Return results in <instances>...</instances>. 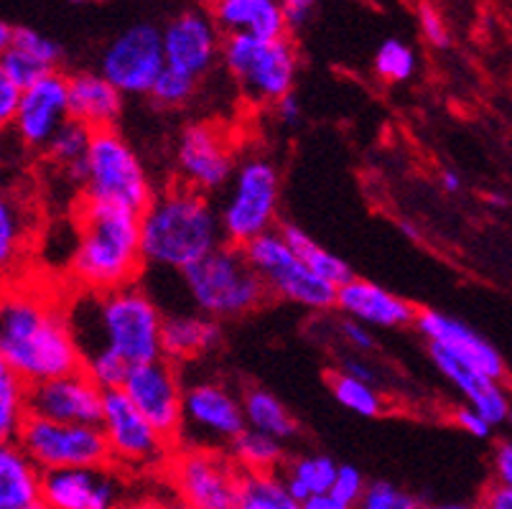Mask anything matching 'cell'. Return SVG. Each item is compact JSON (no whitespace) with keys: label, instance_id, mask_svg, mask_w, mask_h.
<instances>
[{"label":"cell","instance_id":"cell-1","mask_svg":"<svg viewBox=\"0 0 512 509\" xmlns=\"http://www.w3.org/2000/svg\"><path fill=\"white\" fill-rule=\"evenodd\" d=\"M0 367L29 387L85 370L67 306L36 291L16 288L6 293L0 311Z\"/></svg>","mask_w":512,"mask_h":509},{"label":"cell","instance_id":"cell-2","mask_svg":"<svg viewBox=\"0 0 512 509\" xmlns=\"http://www.w3.org/2000/svg\"><path fill=\"white\" fill-rule=\"evenodd\" d=\"M67 314L82 357L113 349L133 367L164 359L166 316L136 283L105 293L79 291Z\"/></svg>","mask_w":512,"mask_h":509},{"label":"cell","instance_id":"cell-3","mask_svg":"<svg viewBox=\"0 0 512 509\" xmlns=\"http://www.w3.org/2000/svg\"><path fill=\"white\" fill-rule=\"evenodd\" d=\"M146 258L141 242V214L82 199L77 207L69 273L82 291L105 293L133 286Z\"/></svg>","mask_w":512,"mask_h":509},{"label":"cell","instance_id":"cell-4","mask_svg":"<svg viewBox=\"0 0 512 509\" xmlns=\"http://www.w3.org/2000/svg\"><path fill=\"white\" fill-rule=\"evenodd\" d=\"M141 242L146 265L184 273L225 245L220 209L202 191L169 186L141 214Z\"/></svg>","mask_w":512,"mask_h":509},{"label":"cell","instance_id":"cell-5","mask_svg":"<svg viewBox=\"0 0 512 509\" xmlns=\"http://www.w3.org/2000/svg\"><path fill=\"white\" fill-rule=\"evenodd\" d=\"M189 301L199 314L217 321L242 319L271 298L263 278L245 255V247L225 242L207 258L181 273Z\"/></svg>","mask_w":512,"mask_h":509},{"label":"cell","instance_id":"cell-6","mask_svg":"<svg viewBox=\"0 0 512 509\" xmlns=\"http://www.w3.org/2000/svg\"><path fill=\"white\" fill-rule=\"evenodd\" d=\"M222 64L237 90L250 105L276 107L283 97L293 95L299 74V51L291 36L258 39L250 34L225 36Z\"/></svg>","mask_w":512,"mask_h":509},{"label":"cell","instance_id":"cell-7","mask_svg":"<svg viewBox=\"0 0 512 509\" xmlns=\"http://www.w3.org/2000/svg\"><path fill=\"white\" fill-rule=\"evenodd\" d=\"M153 186L136 148L118 128L95 130L85 163L82 199L143 214L153 202Z\"/></svg>","mask_w":512,"mask_h":509},{"label":"cell","instance_id":"cell-8","mask_svg":"<svg viewBox=\"0 0 512 509\" xmlns=\"http://www.w3.org/2000/svg\"><path fill=\"white\" fill-rule=\"evenodd\" d=\"M281 174L265 156L242 158L220 204L225 242L248 247L258 237L278 230Z\"/></svg>","mask_w":512,"mask_h":509},{"label":"cell","instance_id":"cell-9","mask_svg":"<svg viewBox=\"0 0 512 509\" xmlns=\"http://www.w3.org/2000/svg\"><path fill=\"white\" fill-rule=\"evenodd\" d=\"M245 255L263 278L268 293L278 301L293 303V306L314 311V314L337 308L339 288L306 268L299 255L291 250L281 230H273L250 242L245 247Z\"/></svg>","mask_w":512,"mask_h":509},{"label":"cell","instance_id":"cell-10","mask_svg":"<svg viewBox=\"0 0 512 509\" xmlns=\"http://www.w3.org/2000/svg\"><path fill=\"white\" fill-rule=\"evenodd\" d=\"M16 443L41 471L92 469V466L113 464L100 426L59 423V420L29 415L18 431Z\"/></svg>","mask_w":512,"mask_h":509},{"label":"cell","instance_id":"cell-11","mask_svg":"<svg viewBox=\"0 0 512 509\" xmlns=\"http://www.w3.org/2000/svg\"><path fill=\"white\" fill-rule=\"evenodd\" d=\"M248 428L242 395L222 380H199L184 390V420L176 441L184 448L227 451Z\"/></svg>","mask_w":512,"mask_h":509},{"label":"cell","instance_id":"cell-12","mask_svg":"<svg viewBox=\"0 0 512 509\" xmlns=\"http://www.w3.org/2000/svg\"><path fill=\"white\" fill-rule=\"evenodd\" d=\"M115 469L153 471L169 466L171 443L151 420L130 403L123 390L105 392V413L100 423Z\"/></svg>","mask_w":512,"mask_h":509},{"label":"cell","instance_id":"cell-13","mask_svg":"<svg viewBox=\"0 0 512 509\" xmlns=\"http://www.w3.org/2000/svg\"><path fill=\"white\" fill-rule=\"evenodd\" d=\"M181 509H235L242 471L227 451L184 448L166 466Z\"/></svg>","mask_w":512,"mask_h":509},{"label":"cell","instance_id":"cell-14","mask_svg":"<svg viewBox=\"0 0 512 509\" xmlns=\"http://www.w3.org/2000/svg\"><path fill=\"white\" fill-rule=\"evenodd\" d=\"M166 69L164 31L153 23H136L115 36L100 59V72L123 92L125 97H148L156 79Z\"/></svg>","mask_w":512,"mask_h":509},{"label":"cell","instance_id":"cell-15","mask_svg":"<svg viewBox=\"0 0 512 509\" xmlns=\"http://www.w3.org/2000/svg\"><path fill=\"white\" fill-rule=\"evenodd\" d=\"M240 161L235 148L220 128L207 123H192L181 130L176 140V168L181 184L202 191L204 196L227 189Z\"/></svg>","mask_w":512,"mask_h":509},{"label":"cell","instance_id":"cell-16","mask_svg":"<svg viewBox=\"0 0 512 509\" xmlns=\"http://www.w3.org/2000/svg\"><path fill=\"white\" fill-rule=\"evenodd\" d=\"M184 382L169 359L130 367L123 392L169 441H176L184 420Z\"/></svg>","mask_w":512,"mask_h":509},{"label":"cell","instance_id":"cell-17","mask_svg":"<svg viewBox=\"0 0 512 509\" xmlns=\"http://www.w3.org/2000/svg\"><path fill=\"white\" fill-rule=\"evenodd\" d=\"M44 509H123L125 482L120 471L110 466L92 469L44 471L41 484Z\"/></svg>","mask_w":512,"mask_h":509},{"label":"cell","instance_id":"cell-18","mask_svg":"<svg viewBox=\"0 0 512 509\" xmlns=\"http://www.w3.org/2000/svg\"><path fill=\"white\" fill-rule=\"evenodd\" d=\"M102 413H105V392L85 370L29 387V415L59 420V423L100 426Z\"/></svg>","mask_w":512,"mask_h":509},{"label":"cell","instance_id":"cell-19","mask_svg":"<svg viewBox=\"0 0 512 509\" xmlns=\"http://www.w3.org/2000/svg\"><path fill=\"white\" fill-rule=\"evenodd\" d=\"M72 120L69 110V77L51 72L23 90L21 107L13 120V133L23 146L39 151L51 143V138Z\"/></svg>","mask_w":512,"mask_h":509},{"label":"cell","instance_id":"cell-20","mask_svg":"<svg viewBox=\"0 0 512 509\" xmlns=\"http://www.w3.org/2000/svg\"><path fill=\"white\" fill-rule=\"evenodd\" d=\"M413 329L426 339V347L446 349L449 354L462 359V362L477 367L484 375L505 382L507 364L502 354L497 352L495 344L487 342L479 331L464 324L462 319L444 314V311H436V308H421Z\"/></svg>","mask_w":512,"mask_h":509},{"label":"cell","instance_id":"cell-21","mask_svg":"<svg viewBox=\"0 0 512 509\" xmlns=\"http://www.w3.org/2000/svg\"><path fill=\"white\" fill-rule=\"evenodd\" d=\"M220 28L212 16L202 11H184L171 18L164 28L166 64L171 69L202 79L214 67L217 56H222Z\"/></svg>","mask_w":512,"mask_h":509},{"label":"cell","instance_id":"cell-22","mask_svg":"<svg viewBox=\"0 0 512 509\" xmlns=\"http://www.w3.org/2000/svg\"><path fill=\"white\" fill-rule=\"evenodd\" d=\"M337 311L370 329H406L416 326L421 308L390 288L367 278H352L339 288Z\"/></svg>","mask_w":512,"mask_h":509},{"label":"cell","instance_id":"cell-23","mask_svg":"<svg viewBox=\"0 0 512 509\" xmlns=\"http://www.w3.org/2000/svg\"><path fill=\"white\" fill-rule=\"evenodd\" d=\"M428 357H431L434 367L439 370V375L462 395L464 405L482 413L495 428L507 426V420L512 415V398L510 390L500 380L484 375L477 367L462 362L459 357L446 352V349L428 347Z\"/></svg>","mask_w":512,"mask_h":509},{"label":"cell","instance_id":"cell-24","mask_svg":"<svg viewBox=\"0 0 512 509\" xmlns=\"http://www.w3.org/2000/svg\"><path fill=\"white\" fill-rule=\"evenodd\" d=\"M125 95L102 72L69 74V110L72 120L90 130L115 128L123 115Z\"/></svg>","mask_w":512,"mask_h":509},{"label":"cell","instance_id":"cell-25","mask_svg":"<svg viewBox=\"0 0 512 509\" xmlns=\"http://www.w3.org/2000/svg\"><path fill=\"white\" fill-rule=\"evenodd\" d=\"M209 16L225 36L250 34L258 39H283L291 31L281 0H214Z\"/></svg>","mask_w":512,"mask_h":509},{"label":"cell","instance_id":"cell-26","mask_svg":"<svg viewBox=\"0 0 512 509\" xmlns=\"http://www.w3.org/2000/svg\"><path fill=\"white\" fill-rule=\"evenodd\" d=\"M44 471L16 441L0 446V509L41 507Z\"/></svg>","mask_w":512,"mask_h":509},{"label":"cell","instance_id":"cell-27","mask_svg":"<svg viewBox=\"0 0 512 509\" xmlns=\"http://www.w3.org/2000/svg\"><path fill=\"white\" fill-rule=\"evenodd\" d=\"M222 326L204 314H171L164 321V359L194 362L222 344Z\"/></svg>","mask_w":512,"mask_h":509},{"label":"cell","instance_id":"cell-28","mask_svg":"<svg viewBox=\"0 0 512 509\" xmlns=\"http://www.w3.org/2000/svg\"><path fill=\"white\" fill-rule=\"evenodd\" d=\"M240 395L248 428L265 433V436L278 438V441L283 443L293 441V438L299 436V420L293 418V413L286 408V403H283L278 395H273L271 390L250 385L245 387Z\"/></svg>","mask_w":512,"mask_h":509},{"label":"cell","instance_id":"cell-29","mask_svg":"<svg viewBox=\"0 0 512 509\" xmlns=\"http://www.w3.org/2000/svg\"><path fill=\"white\" fill-rule=\"evenodd\" d=\"M339 464L327 454H301L293 456L283 464L281 476L291 494L299 499L301 504L311 497L332 492L334 482H337Z\"/></svg>","mask_w":512,"mask_h":509},{"label":"cell","instance_id":"cell-30","mask_svg":"<svg viewBox=\"0 0 512 509\" xmlns=\"http://www.w3.org/2000/svg\"><path fill=\"white\" fill-rule=\"evenodd\" d=\"M278 230L283 232V237H286V242L291 245V250L299 255L301 263L309 270H314V273L319 275V278L327 280V283L342 288L344 283H349V280L355 278L352 270H349V265L344 263L339 255H334L332 250L319 245L309 232L301 230L299 224H281Z\"/></svg>","mask_w":512,"mask_h":509},{"label":"cell","instance_id":"cell-31","mask_svg":"<svg viewBox=\"0 0 512 509\" xmlns=\"http://www.w3.org/2000/svg\"><path fill=\"white\" fill-rule=\"evenodd\" d=\"M230 459L235 461L242 474H253V471H281L286 464V443L273 436L245 428L227 448Z\"/></svg>","mask_w":512,"mask_h":509},{"label":"cell","instance_id":"cell-32","mask_svg":"<svg viewBox=\"0 0 512 509\" xmlns=\"http://www.w3.org/2000/svg\"><path fill=\"white\" fill-rule=\"evenodd\" d=\"M235 509H304L283 482L281 471L242 474Z\"/></svg>","mask_w":512,"mask_h":509},{"label":"cell","instance_id":"cell-33","mask_svg":"<svg viewBox=\"0 0 512 509\" xmlns=\"http://www.w3.org/2000/svg\"><path fill=\"white\" fill-rule=\"evenodd\" d=\"M92 135H95V130L77 123V120H69V123L51 138L49 146L44 148L49 161L57 163L64 174H67L69 179L77 181V184L85 181V163L92 146Z\"/></svg>","mask_w":512,"mask_h":509},{"label":"cell","instance_id":"cell-34","mask_svg":"<svg viewBox=\"0 0 512 509\" xmlns=\"http://www.w3.org/2000/svg\"><path fill=\"white\" fill-rule=\"evenodd\" d=\"M329 390L344 410L360 415V418H377L385 413V398L375 387V382L347 375L339 367L329 375Z\"/></svg>","mask_w":512,"mask_h":509},{"label":"cell","instance_id":"cell-35","mask_svg":"<svg viewBox=\"0 0 512 509\" xmlns=\"http://www.w3.org/2000/svg\"><path fill=\"white\" fill-rule=\"evenodd\" d=\"M29 418V385L11 370L0 367V438L16 441L18 431Z\"/></svg>","mask_w":512,"mask_h":509},{"label":"cell","instance_id":"cell-36","mask_svg":"<svg viewBox=\"0 0 512 509\" xmlns=\"http://www.w3.org/2000/svg\"><path fill=\"white\" fill-rule=\"evenodd\" d=\"M416 64V54H413L411 46L398 39H388L377 46L372 67H375V74L383 82L400 84L408 82L416 74Z\"/></svg>","mask_w":512,"mask_h":509},{"label":"cell","instance_id":"cell-37","mask_svg":"<svg viewBox=\"0 0 512 509\" xmlns=\"http://www.w3.org/2000/svg\"><path fill=\"white\" fill-rule=\"evenodd\" d=\"M130 367L133 364L120 357L118 352H113V349H100V352L85 357V372L95 380V385L102 392L123 390L125 380L130 375Z\"/></svg>","mask_w":512,"mask_h":509},{"label":"cell","instance_id":"cell-38","mask_svg":"<svg viewBox=\"0 0 512 509\" xmlns=\"http://www.w3.org/2000/svg\"><path fill=\"white\" fill-rule=\"evenodd\" d=\"M197 82L199 79L189 77V74L179 72V69H171L166 64L161 77L153 84L148 100L156 107H164V110H176V107H184L186 102L192 100L194 92H197Z\"/></svg>","mask_w":512,"mask_h":509},{"label":"cell","instance_id":"cell-39","mask_svg":"<svg viewBox=\"0 0 512 509\" xmlns=\"http://www.w3.org/2000/svg\"><path fill=\"white\" fill-rule=\"evenodd\" d=\"M51 72H57V69H49L46 64L36 62L34 56L23 54L18 49H8L0 56V77L13 82L21 90H29L31 84H36L41 77Z\"/></svg>","mask_w":512,"mask_h":509},{"label":"cell","instance_id":"cell-40","mask_svg":"<svg viewBox=\"0 0 512 509\" xmlns=\"http://www.w3.org/2000/svg\"><path fill=\"white\" fill-rule=\"evenodd\" d=\"M355 509H423L418 497L393 482H370Z\"/></svg>","mask_w":512,"mask_h":509},{"label":"cell","instance_id":"cell-41","mask_svg":"<svg viewBox=\"0 0 512 509\" xmlns=\"http://www.w3.org/2000/svg\"><path fill=\"white\" fill-rule=\"evenodd\" d=\"M11 49L23 51V54L34 56L36 62L46 64L49 69H59V62H62V46L57 41L46 39L44 34L34 31L29 26H16L13 28V44ZM8 51V49H6Z\"/></svg>","mask_w":512,"mask_h":509},{"label":"cell","instance_id":"cell-42","mask_svg":"<svg viewBox=\"0 0 512 509\" xmlns=\"http://www.w3.org/2000/svg\"><path fill=\"white\" fill-rule=\"evenodd\" d=\"M21 242H23V214L11 196H6L3 204H0V260H3V268H8V265L13 263Z\"/></svg>","mask_w":512,"mask_h":509},{"label":"cell","instance_id":"cell-43","mask_svg":"<svg viewBox=\"0 0 512 509\" xmlns=\"http://www.w3.org/2000/svg\"><path fill=\"white\" fill-rule=\"evenodd\" d=\"M367 479L357 466L352 464H339V474H337V482H334L332 494L339 497L342 502H347L349 507H357V502L362 499V494L367 492Z\"/></svg>","mask_w":512,"mask_h":509},{"label":"cell","instance_id":"cell-44","mask_svg":"<svg viewBox=\"0 0 512 509\" xmlns=\"http://www.w3.org/2000/svg\"><path fill=\"white\" fill-rule=\"evenodd\" d=\"M337 331H339V339H342L347 347L355 349L357 354H370V352H375V349H377L375 329L360 324V321L342 316V319H339V324H337Z\"/></svg>","mask_w":512,"mask_h":509},{"label":"cell","instance_id":"cell-45","mask_svg":"<svg viewBox=\"0 0 512 509\" xmlns=\"http://www.w3.org/2000/svg\"><path fill=\"white\" fill-rule=\"evenodd\" d=\"M418 26H421L423 39L431 46H436V49L449 46V28H446L444 16L431 3H421L418 6Z\"/></svg>","mask_w":512,"mask_h":509},{"label":"cell","instance_id":"cell-46","mask_svg":"<svg viewBox=\"0 0 512 509\" xmlns=\"http://www.w3.org/2000/svg\"><path fill=\"white\" fill-rule=\"evenodd\" d=\"M451 423H454L459 431L467 433V436L479 438V441H487V438L492 436V431H495V426H492L490 420L484 418L482 413H477L474 408H469V405H459V408H454V413H451Z\"/></svg>","mask_w":512,"mask_h":509},{"label":"cell","instance_id":"cell-47","mask_svg":"<svg viewBox=\"0 0 512 509\" xmlns=\"http://www.w3.org/2000/svg\"><path fill=\"white\" fill-rule=\"evenodd\" d=\"M492 476L495 484L512 492V438H502L492 448Z\"/></svg>","mask_w":512,"mask_h":509},{"label":"cell","instance_id":"cell-48","mask_svg":"<svg viewBox=\"0 0 512 509\" xmlns=\"http://www.w3.org/2000/svg\"><path fill=\"white\" fill-rule=\"evenodd\" d=\"M23 100V90L16 87L13 82L0 77V123L3 125H13L18 115V107H21Z\"/></svg>","mask_w":512,"mask_h":509},{"label":"cell","instance_id":"cell-49","mask_svg":"<svg viewBox=\"0 0 512 509\" xmlns=\"http://www.w3.org/2000/svg\"><path fill=\"white\" fill-rule=\"evenodd\" d=\"M283 3V13H286V21L291 31H299L309 23V18L314 16L316 6H319L321 0H281Z\"/></svg>","mask_w":512,"mask_h":509},{"label":"cell","instance_id":"cell-50","mask_svg":"<svg viewBox=\"0 0 512 509\" xmlns=\"http://www.w3.org/2000/svg\"><path fill=\"white\" fill-rule=\"evenodd\" d=\"M339 370L347 372V375H352V377H360V380H367V382H375L377 380L375 367H372V364L367 362V359H362V354H360V357L342 359V362H339Z\"/></svg>","mask_w":512,"mask_h":509},{"label":"cell","instance_id":"cell-51","mask_svg":"<svg viewBox=\"0 0 512 509\" xmlns=\"http://www.w3.org/2000/svg\"><path fill=\"white\" fill-rule=\"evenodd\" d=\"M482 509H512V492L510 489L492 484L482 497Z\"/></svg>","mask_w":512,"mask_h":509},{"label":"cell","instance_id":"cell-52","mask_svg":"<svg viewBox=\"0 0 512 509\" xmlns=\"http://www.w3.org/2000/svg\"><path fill=\"white\" fill-rule=\"evenodd\" d=\"M276 118L281 120L283 125H296L301 120V102L296 95L283 97L276 105Z\"/></svg>","mask_w":512,"mask_h":509},{"label":"cell","instance_id":"cell-53","mask_svg":"<svg viewBox=\"0 0 512 509\" xmlns=\"http://www.w3.org/2000/svg\"><path fill=\"white\" fill-rule=\"evenodd\" d=\"M304 509H355V507H349L347 502H342V499L334 497L332 492H327V494H319V497L306 499Z\"/></svg>","mask_w":512,"mask_h":509},{"label":"cell","instance_id":"cell-54","mask_svg":"<svg viewBox=\"0 0 512 509\" xmlns=\"http://www.w3.org/2000/svg\"><path fill=\"white\" fill-rule=\"evenodd\" d=\"M439 181H441V189H444L446 194H459V191H462V186H464L462 176L456 174V171H444Z\"/></svg>","mask_w":512,"mask_h":509},{"label":"cell","instance_id":"cell-55","mask_svg":"<svg viewBox=\"0 0 512 509\" xmlns=\"http://www.w3.org/2000/svg\"><path fill=\"white\" fill-rule=\"evenodd\" d=\"M123 509H169L164 502H158V499H138V502L125 504Z\"/></svg>","mask_w":512,"mask_h":509},{"label":"cell","instance_id":"cell-56","mask_svg":"<svg viewBox=\"0 0 512 509\" xmlns=\"http://www.w3.org/2000/svg\"><path fill=\"white\" fill-rule=\"evenodd\" d=\"M13 28H16V26H11V23H0V51L11 49Z\"/></svg>","mask_w":512,"mask_h":509},{"label":"cell","instance_id":"cell-57","mask_svg":"<svg viewBox=\"0 0 512 509\" xmlns=\"http://www.w3.org/2000/svg\"><path fill=\"white\" fill-rule=\"evenodd\" d=\"M423 509H482V504H462V502H449V504H423Z\"/></svg>","mask_w":512,"mask_h":509},{"label":"cell","instance_id":"cell-58","mask_svg":"<svg viewBox=\"0 0 512 509\" xmlns=\"http://www.w3.org/2000/svg\"><path fill=\"white\" fill-rule=\"evenodd\" d=\"M507 426H510V431H512V415H510V420H507Z\"/></svg>","mask_w":512,"mask_h":509},{"label":"cell","instance_id":"cell-59","mask_svg":"<svg viewBox=\"0 0 512 509\" xmlns=\"http://www.w3.org/2000/svg\"><path fill=\"white\" fill-rule=\"evenodd\" d=\"M212 3H214V0H207V6H212Z\"/></svg>","mask_w":512,"mask_h":509},{"label":"cell","instance_id":"cell-60","mask_svg":"<svg viewBox=\"0 0 512 509\" xmlns=\"http://www.w3.org/2000/svg\"><path fill=\"white\" fill-rule=\"evenodd\" d=\"M74 3H82V0H74Z\"/></svg>","mask_w":512,"mask_h":509},{"label":"cell","instance_id":"cell-61","mask_svg":"<svg viewBox=\"0 0 512 509\" xmlns=\"http://www.w3.org/2000/svg\"><path fill=\"white\" fill-rule=\"evenodd\" d=\"M36 509H44V507H36Z\"/></svg>","mask_w":512,"mask_h":509}]
</instances>
